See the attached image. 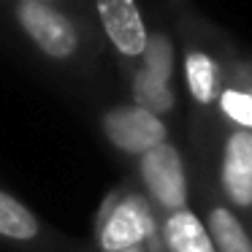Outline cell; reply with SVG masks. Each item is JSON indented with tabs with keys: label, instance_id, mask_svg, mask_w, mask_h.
Masks as SVG:
<instances>
[{
	"label": "cell",
	"instance_id": "1",
	"mask_svg": "<svg viewBox=\"0 0 252 252\" xmlns=\"http://www.w3.org/2000/svg\"><path fill=\"white\" fill-rule=\"evenodd\" d=\"M0 41L68 87L95 90L106 82V49L93 25L35 0H0Z\"/></svg>",
	"mask_w": 252,
	"mask_h": 252
},
{
	"label": "cell",
	"instance_id": "4",
	"mask_svg": "<svg viewBox=\"0 0 252 252\" xmlns=\"http://www.w3.org/2000/svg\"><path fill=\"white\" fill-rule=\"evenodd\" d=\"M206 133H212L206 155L198 163L190 160V165L206 176L214 192L252 228V130L212 125Z\"/></svg>",
	"mask_w": 252,
	"mask_h": 252
},
{
	"label": "cell",
	"instance_id": "11",
	"mask_svg": "<svg viewBox=\"0 0 252 252\" xmlns=\"http://www.w3.org/2000/svg\"><path fill=\"white\" fill-rule=\"evenodd\" d=\"M120 79L125 84L127 100L141 109H147L149 114L160 117L165 122H174L176 117H182V90L168 87V84L152 79L149 73L138 71L136 65L120 71Z\"/></svg>",
	"mask_w": 252,
	"mask_h": 252
},
{
	"label": "cell",
	"instance_id": "7",
	"mask_svg": "<svg viewBox=\"0 0 252 252\" xmlns=\"http://www.w3.org/2000/svg\"><path fill=\"white\" fill-rule=\"evenodd\" d=\"M98 133L106 147L127 163H136L141 155L174 138V125L130 100H114L98 109Z\"/></svg>",
	"mask_w": 252,
	"mask_h": 252
},
{
	"label": "cell",
	"instance_id": "13",
	"mask_svg": "<svg viewBox=\"0 0 252 252\" xmlns=\"http://www.w3.org/2000/svg\"><path fill=\"white\" fill-rule=\"evenodd\" d=\"M160 239L168 252H214L195 209H182L160 217Z\"/></svg>",
	"mask_w": 252,
	"mask_h": 252
},
{
	"label": "cell",
	"instance_id": "5",
	"mask_svg": "<svg viewBox=\"0 0 252 252\" xmlns=\"http://www.w3.org/2000/svg\"><path fill=\"white\" fill-rule=\"evenodd\" d=\"M133 182L160 217L192 206L190 160L174 138L149 149L133 163Z\"/></svg>",
	"mask_w": 252,
	"mask_h": 252
},
{
	"label": "cell",
	"instance_id": "3",
	"mask_svg": "<svg viewBox=\"0 0 252 252\" xmlns=\"http://www.w3.org/2000/svg\"><path fill=\"white\" fill-rule=\"evenodd\" d=\"M163 244L160 214L152 209L133 179H125L103 198L93 228L95 252H125L152 250Z\"/></svg>",
	"mask_w": 252,
	"mask_h": 252
},
{
	"label": "cell",
	"instance_id": "14",
	"mask_svg": "<svg viewBox=\"0 0 252 252\" xmlns=\"http://www.w3.org/2000/svg\"><path fill=\"white\" fill-rule=\"evenodd\" d=\"M35 3H44V6H52V8H60V11H68L73 17L84 19L87 25L90 22V0H35ZM95 30V28H93Z\"/></svg>",
	"mask_w": 252,
	"mask_h": 252
},
{
	"label": "cell",
	"instance_id": "12",
	"mask_svg": "<svg viewBox=\"0 0 252 252\" xmlns=\"http://www.w3.org/2000/svg\"><path fill=\"white\" fill-rule=\"evenodd\" d=\"M136 68L149 73L158 82L168 84V87H179V44H176V33L160 19H152L147 49H144L141 60L136 63Z\"/></svg>",
	"mask_w": 252,
	"mask_h": 252
},
{
	"label": "cell",
	"instance_id": "6",
	"mask_svg": "<svg viewBox=\"0 0 252 252\" xmlns=\"http://www.w3.org/2000/svg\"><path fill=\"white\" fill-rule=\"evenodd\" d=\"M90 22L120 71L141 60L152 28L141 0H90Z\"/></svg>",
	"mask_w": 252,
	"mask_h": 252
},
{
	"label": "cell",
	"instance_id": "10",
	"mask_svg": "<svg viewBox=\"0 0 252 252\" xmlns=\"http://www.w3.org/2000/svg\"><path fill=\"white\" fill-rule=\"evenodd\" d=\"M214 125L252 130V55L236 52L230 60L228 76L214 109Z\"/></svg>",
	"mask_w": 252,
	"mask_h": 252
},
{
	"label": "cell",
	"instance_id": "15",
	"mask_svg": "<svg viewBox=\"0 0 252 252\" xmlns=\"http://www.w3.org/2000/svg\"><path fill=\"white\" fill-rule=\"evenodd\" d=\"M165 8H168V11L174 14V19H176L179 14L187 11V0H165Z\"/></svg>",
	"mask_w": 252,
	"mask_h": 252
},
{
	"label": "cell",
	"instance_id": "8",
	"mask_svg": "<svg viewBox=\"0 0 252 252\" xmlns=\"http://www.w3.org/2000/svg\"><path fill=\"white\" fill-rule=\"evenodd\" d=\"M0 247L14 252H82V244L63 239L6 187H0Z\"/></svg>",
	"mask_w": 252,
	"mask_h": 252
},
{
	"label": "cell",
	"instance_id": "9",
	"mask_svg": "<svg viewBox=\"0 0 252 252\" xmlns=\"http://www.w3.org/2000/svg\"><path fill=\"white\" fill-rule=\"evenodd\" d=\"M192 209L201 217L214 252H252V228L214 192L209 179L192 168Z\"/></svg>",
	"mask_w": 252,
	"mask_h": 252
},
{
	"label": "cell",
	"instance_id": "2",
	"mask_svg": "<svg viewBox=\"0 0 252 252\" xmlns=\"http://www.w3.org/2000/svg\"><path fill=\"white\" fill-rule=\"evenodd\" d=\"M174 33L179 44V90L190 109L195 111V127L214 125L220 93H222L228 65L236 55V46L214 25L201 19L187 8L174 19Z\"/></svg>",
	"mask_w": 252,
	"mask_h": 252
}]
</instances>
